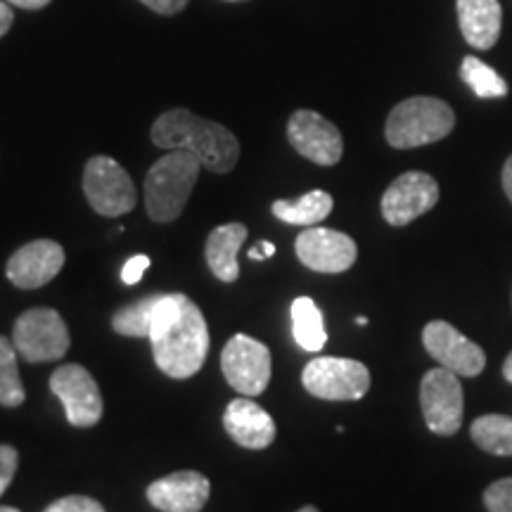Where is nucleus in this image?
Masks as SVG:
<instances>
[{
	"label": "nucleus",
	"instance_id": "a211bd4d",
	"mask_svg": "<svg viewBox=\"0 0 512 512\" xmlns=\"http://www.w3.org/2000/svg\"><path fill=\"white\" fill-rule=\"evenodd\" d=\"M458 24L463 38L477 50H491L501 38L503 8L498 0H458Z\"/></svg>",
	"mask_w": 512,
	"mask_h": 512
},
{
	"label": "nucleus",
	"instance_id": "9b49d317",
	"mask_svg": "<svg viewBox=\"0 0 512 512\" xmlns=\"http://www.w3.org/2000/svg\"><path fill=\"white\" fill-rule=\"evenodd\" d=\"M439 202V183L425 171H406L384 190L382 216L389 226L401 228L420 219Z\"/></svg>",
	"mask_w": 512,
	"mask_h": 512
},
{
	"label": "nucleus",
	"instance_id": "20e7f679",
	"mask_svg": "<svg viewBox=\"0 0 512 512\" xmlns=\"http://www.w3.org/2000/svg\"><path fill=\"white\" fill-rule=\"evenodd\" d=\"M456 128V114L444 100L415 95L399 102L387 117L384 138L396 150H413L444 140Z\"/></svg>",
	"mask_w": 512,
	"mask_h": 512
},
{
	"label": "nucleus",
	"instance_id": "b1692460",
	"mask_svg": "<svg viewBox=\"0 0 512 512\" xmlns=\"http://www.w3.org/2000/svg\"><path fill=\"white\" fill-rule=\"evenodd\" d=\"M460 79L472 88L477 98H505L508 95V83L503 76L479 57H465L460 64Z\"/></svg>",
	"mask_w": 512,
	"mask_h": 512
},
{
	"label": "nucleus",
	"instance_id": "473e14b6",
	"mask_svg": "<svg viewBox=\"0 0 512 512\" xmlns=\"http://www.w3.org/2000/svg\"><path fill=\"white\" fill-rule=\"evenodd\" d=\"M503 190L505 195H508V200L512 202V157L503 166Z\"/></svg>",
	"mask_w": 512,
	"mask_h": 512
},
{
	"label": "nucleus",
	"instance_id": "f8f14e48",
	"mask_svg": "<svg viewBox=\"0 0 512 512\" xmlns=\"http://www.w3.org/2000/svg\"><path fill=\"white\" fill-rule=\"evenodd\" d=\"M287 140L299 155L320 166H335L344 155L339 128L313 110H297L287 121Z\"/></svg>",
	"mask_w": 512,
	"mask_h": 512
},
{
	"label": "nucleus",
	"instance_id": "ea45409f",
	"mask_svg": "<svg viewBox=\"0 0 512 512\" xmlns=\"http://www.w3.org/2000/svg\"><path fill=\"white\" fill-rule=\"evenodd\" d=\"M226 3H245V0H226Z\"/></svg>",
	"mask_w": 512,
	"mask_h": 512
},
{
	"label": "nucleus",
	"instance_id": "c9c22d12",
	"mask_svg": "<svg viewBox=\"0 0 512 512\" xmlns=\"http://www.w3.org/2000/svg\"><path fill=\"white\" fill-rule=\"evenodd\" d=\"M261 249H264L266 259H271V256L275 254V245H273V242H261Z\"/></svg>",
	"mask_w": 512,
	"mask_h": 512
},
{
	"label": "nucleus",
	"instance_id": "72a5a7b5",
	"mask_svg": "<svg viewBox=\"0 0 512 512\" xmlns=\"http://www.w3.org/2000/svg\"><path fill=\"white\" fill-rule=\"evenodd\" d=\"M503 377L512 384V351H510V356L505 358V363H503Z\"/></svg>",
	"mask_w": 512,
	"mask_h": 512
},
{
	"label": "nucleus",
	"instance_id": "e433bc0d",
	"mask_svg": "<svg viewBox=\"0 0 512 512\" xmlns=\"http://www.w3.org/2000/svg\"><path fill=\"white\" fill-rule=\"evenodd\" d=\"M297 512H320L318 508H313V505H304L302 510H297Z\"/></svg>",
	"mask_w": 512,
	"mask_h": 512
},
{
	"label": "nucleus",
	"instance_id": "c85d7f7f",
	"mask_svg": "<svg viewBox=\"0 0 512 512\" xmlns=\"http://www.w3.org/2000/svg\"><path fill=\"white\" fill-rule=\"evenodd\" d=\"M147 268H150V259H147L145 254L131 256L124 264V268H121V280H124L126 285H136L140 283V278H143Z\"/></svg>",
	"mask_w": 512,
	"mask_h": 512
},
{
	"label": "nucleus",
	"instance_id": "f704fd0d",
	"mask_svg": "<svg viewBox=\"0 0 512 512\" xmlns=\"http://www.w3.org/2000/svg\"><path fill=\"white\" fill-rule=\"evenodd\" d=\"M249 259H252V261H264L266 259V254H264V249H261V245H256L252 252H249Z\"/></svg>",
	"mask_w": 512,
	"mask_h": 512
},
{
	"label": "nucleus",
	"instance_id": "412c9836",
	"mask_svg": "<svg viewBox=\"0 0 512 512\" xmlns=\"http://www.w3.org/2000/svg\"><path fill=\"white\" fill-rule=\"evenodd\" d=\"M292 332L304 351H320L328 344L323 313L311 297H299L292 302Z\"/></svg>",
	"mask_w": 512,
	"mask_h": 512
},
{
	"label": "nucleus",
	"instance_id": "f257e3e1",
	"mask_svg": "<svg viewBox=\"0 0 512 512\" xmlns=\"http://www.w3.org/2000/svg\"><path fill=\"white\" fill-rule=\"evenodd\" d=\"M157 368L174 380L200 373L209 354V328L202 309L181 292L162 294L150 325Z\"/></svg>",
	"mask_w": 512,
	"mask_h": 512
},
{
	"label": "nucleus",
	"instance_id": "0eeeda50",
	"mask_svg": "<svg viewBox=\"0 0 512 512\" xmlns=\"http://www.w3.org/2000/svg\"><path fill=\"white\" fill-rule=\"evenodd\" d=\"M83 195L100 216H124L138 202L136 185L117 159L98 155L83 169Z\"/></svg>",
	"mask_w": 512,
	"mask_h": 512
},
{
	"label": "nucleus",
	"instance_id": "58836bf2",
	"mask_svg": "<svg viewBox=\"0 0 512 512\" xmlns=\"http://www.w3.org/2000/svg\"><path fill=\"white\" fill-rule=\"evenodd\" d=\"M356 323H358V325H368V318H366V316H361V318H356Z\"/></svg>",
	"mask_w": 512,
	"mask_h": 512
},
{
	"label": "nucleus",
	"instance_id": "4c0bfd02",
	"mask_svg": "<svg viewBox=\"0 0 512 512\" xmlns=\"http://www.w3.org/2000/svg\"><path fill=\"white\" fill-rule=\"evenodd\" d=\"M0 512H19V510L10 508V505H0Z\"/></svg>",
	"mask_w": 512,
	"mask_h": 512
},
{
	"label": "nucleus",
	"instance_id": "ddd939ff",
	"mask_svg": "<svg viewBox=\"0 0 512 512\" xmlns=\"http://www.w3.org/2000/svg\"><path fill=\"white\" fill-rule=\"evenodd\" d=\"M427 354L458 377H477L486 368V354L479 344L467 339L446 320H432L422 330Z\"/></svg>",
	"mask_w": 512,
	"mask_h": 512
},
{
	"label": "nucleus",
	"instance_id": "cd10ccee",
	"mask_svg": "<svg viewBox=\"0 0 512 512\" xmlns=\"http://www.w3.org/2000/svg\"><path fill=\"white\" fill-rule=\"evenodd\" d=\"M19 456L10 444H0V496L5 494V489L12 484L17 472Z\"/></svg>",
	"mask_w": 512,
	"mask_h": 512
},
{
	"label": "nucleus",
	"instance_id": "9d476101",
	"mask_svg": "<svg viewBox=\"0 0 512 512\" xmlns=\"http://www.w3.org/2000/svg\"><path fill=\"white\" fill-rule=\"evenodd\" d=\"M50 392L62 401L69 425L93 427L102 418V394L95 377L79 363L60 366L50 377Z\"/></svg>",
	"mask_w": 512,
	"mask_h": 512
},
{
	"label": "nucleus",
	"instance_id": "4468645a",
	"mask_svg": "<svg viewBox=\"0 0 512 512\" xmlns=\"http://www.w3.org/2000/svg\"><path fill=\"white\" fill-rule=\"evenodd\" d=\"M299 261L316 273H344L356 264L358 247L347 233L311 226L294 242Z\"/></svg>",
	"mask_w": 512,
	"mask_h": 512
},
{
	"label": "nucleus",
	"instance_id": "6e6552de",
	"mask_svg": "<svg viewBox=\"0 0 512 512\" xmlns=\"http://www.w3.org/2000/svg\"><path fill=\"white\" fill-rule=\"evenodd\" d=\"M420 408L425 425L439 437H453L463 425L465 396L458 375L448 368H432L420 382Z\"/></svg>",
	"mask_w": 512,
	"mask_h": 512
},
{
	"label": "nucleus",
	"instance_id": "a878e982",
	"mask_svg": "<svg viewBox=\"0 0 512 512\" xmlns=\"http://www.w3.org/2000/svg\"><path fill=\"white\" fill-rule=\"evenodd\" d=\"M484 505L489 512H512V477L491 484L484 491Z\"/></svg>",
	"mask_w": 512,
	"mask_h": 512
},
{
	"label": "nucleus",
	"instance_id": "bb28decb",
	"mask_svg": "<svg viewBox=\"0 0 512 512\" xmlns=\"http://www.w3.org/2000/svg\"><path fill=\"white\" fill-rule=\"evenodd\" d=\"M43 512H105V508L88 496H64L50 503Z\"/></svg>",
	"mask_w": 512,
	"mask_h": 512
},
{
	"label": "nucleus",
	"instance_id": "f03ea898",
	"mask_svg": "<svg viewBox=\"0 0 512 512\" xmlns=\"http://www.w3.org/2000/svg\"><path fill=\"white\" fill-rule=\"evenodd\" d=\"M152 143L162 150H188L211 174H230L240 159V140L230 128L176 107L152 124Z\"/></svg>",
	"mask_w": 512,
	"mask_h": 512
},
{
	"label": "nucleus",
	"instance_id": "7ed1b4c3",
	"mask_svg": "<svg viewBox=\"0 0 512 512\" xmlns=\"http://www.w3.org/2000/svg\"><path fill=\"white\" fill-rule=\"evenodd\" d=\"M202 162L188 150H169L145 176V209L155 223H171L183 214Z\"/></svg>",
	"mask_w": 512,
	"mask_h": 512
},
{
	"label": "nucleus",
	"instance_id": "c756f323",
	"mask_svg": "<svg viewBox=\"0 0 512 512\" xmlns=\"http://www.w3.org/2000/svg\"><path fill=\"white\" fill-rule=\"evenodd\" d=\"M140 3H143L145 8H150L152 12H157V15L171 17L188 8L190 0H140Z\"/></svg>",
	"mask_w": 512,
	"mask_h": 512
},
{
	"label": "nucleus",
	"instance_id": "39448f33",
	"mask_svg": "<svg viewBox=\"0 0 512 512\" xmlns=\"http://www.w3.org/2000/svg\"><path fill=\"white\" fill-rule=\"evenodd\" d=\"M12 344L29 363L60 361L69 351L72 337L64 318L55 309H31L15 320Z\"/></svg>",
	"mask_w": 512,
	"mask_h": 512
},
{
	"label": "nucleus",
	"instance_id": "5701e85b",
	"mask_svg": "<svg viewBox=\"0 0 512 512\" xmlns=\"http://www.w3.org/2000/svg\"><path fill=\"white\" fill-rule=\"evenodd\" d=\"M159 299H162V294H150V297H143L119 309L112 316L114 332L124 337H150L152 316H155Z\"/></svg>",
	"mask_w": 512,
	"mask_h": 512
},
{
	"label": "nucleus",
	"instance_id": "aec40b11",
	"mask_svg": "<svg viewBox=\"0 0 512 512\" xmlns=\"http://www.w3.org/2000/svg\"><path fill=\"white\" fill-rule=\"evenodd\" d=\"M332 207V195L325 190H311L299 200H275L273 202V214L275 219L290 223V226H318L320 221H325L330 216Z\"/></svg>",
	"mask_w": 512,
	"mask_h": 512
},
{
	"label": "nucleus",
	"instance_id": "2f4dec72",
	"mask_svg": "<svg viewBox=\"0 0 512 512\" xmlns=\"http://www.w3.org/2000/svg\"><path fill=\"white\" fill-rule=\"evenodd\" d=\"M8 3L22 10H43L46 5L53 3V0H8Z\"/></svg>",
	"mask_w": 512,
	"mask_h": 512
},
{
	"label": "nucleus",
	"instance_id": "393cba45",
	"mask_svg": "<svg viewBox=\"0 0 512 512\" xmlns=\"http://www.w3.org/2000/svg\"><path fill=\"white\" fill-rule=\"evenodd\" d=\"M27 394L24 384L19 380L17 368V349L8 337L0 335V406L17 408L22 406Z\"/></svg>",
	"mask_w": 512,
	"mask_h": 512
},
{
	"label": "nucleus",
	"instance_id": "dca6fc26",
	"mask_svg": "<svg viewBox=\"0 0 512 512\" xmlns=\"http://www.w3.org/2000/svg\"><path fill=\"white\" fill-rule=\"evenodd\" d=\"M211 484L202 472L181 470L147 486V501L162 512H202Z\"/></svg>",
	"mask_w": 512,
	"mask_h": 512
},
{
	"label": "nucleus",
	"instance_id": "423d86ee",
	"mask_svg": "<svg viewBox=\"0 0 512 512\" xmlns=\"http://www.w3.org/2000/svg\"><path fill=\"white\" fill-rule=\"evenodd\" d=\"M302 384L323 401H358L370 389V370L354 358L320 356L306 363Z\"/></svg>",
	"mask_w": 512,
	"mask_h": 512
},
{
	"label": "nucleus",
	"instance_id": "2eb2a0df",
	"mask_svg": "<svg viewBox=\"0 0 512 512\" xmlns=\"http://www.w3.org/2000/svg\"><path fill=\"white\" fill-rule=\"evenodd\" d=\"M64 266V249L55 240H34L10 256L5 275L19 290H38L57 278Z\"/></svg>",
	"mask_w": 512,
	"mask_h": 512
},
{
	"label": "nucleus",
	"instance_id": "7c9ffc66",
	"mask_svg": "<svg viewBox=\"0 0 512 512\" xmlns=\"http://www.w3.org/2000/svg\"><path fill=\"white\" fill-rule=\"evenodd\" d=\"M15 24V12H12V5L8 0H0V38H3Z\"/></svg>",
	"mask_w": 512,
	"mask_h": 512
},
{
	"label": "nucleus",
	"instance_id": "1a4fd4ad",
	"mask_svg": "<svg viewBox=\"0 0 512 512\" xmlns=\"http://www.w3.org/2000/svg\"><path fill=\"white\" fill-rule=\"evenodd\" d=\"M223 377L242 396H259L271 382V351L259 339L235 335L221 354Z\"/></svg>",
	"mask_w": 512,
	"mask_h": 512
},
{
	"label": "nucleus",
	"instance_id": "f3484780",
	"mask_svg": "<svg viewBox=\"0 0 512 512\" xmlns=\"http://www.w3.org/2000/svg\"><path fill=\"white\" fill-rule=\"evenodd\" d=\"M223 427L235 444L261 451L275 439V422L259 403L249 399H235L223 413Z\"/></svg>",
	"mask_w": 512,
	"mask_h": 512
},
{
	"label": "nucleus",
	"instance_id": "6ab92c4d",
	"mask_svg": "<svg viewBox=\"0 0 512 512\" xmlns=\"http://www.w3.org/2000/svg\"><path fill=\"white\" fill-rule=\"evenodd\" d=\"M245 240H247L245 223H226V226L211 230L204 256H207L211 273H214L221 283H235V280L240 278L238 252Z\"/></svg>",
	"mask_w": 512,
	"mask_h": 512
},
{
	"label": "nucleus",
	"instance_id": "4be33fe9",
	"mask_svg": "<svg viewBox=\"0 0 512 512\" xmlns=\"http://www.w3.org/2000/svg\"><path fill=\"white\" fill-rule=\"evenodd\" d=\"M470 437L491 456H512V418L510 415H479L472 422Z\"/></svg>",
	"mask_w": 512,
	"mask_h": 512
}]
</instances>
